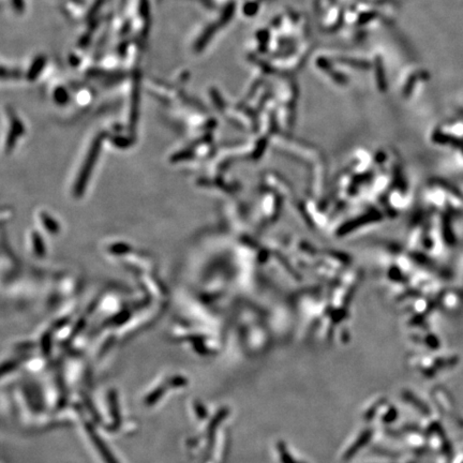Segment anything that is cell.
<instances>
[{
	"instance_id": "2",
	"label": "cell",
	"mask_w": 463,
	"mask_h": 463,
	"mask_svg": "<svg viewBox=\"0 0 463 463\" xmlns=\"http://www.w3.org/2000/svg\"><path fill=\"white\" fill-rule=\"evenodd\" d=\"M279 454H280L281 461H282V463H297L292 457L289 455V452L287 449H285L284 445H279Z\"/></svg>"
},
{
	"instance_id": "3",
	"label": "cell",
	"mask_w": 463,
	"mask_h": 463,
	"mask_svg": "<svg viewBox=\"0 0 463 463\" xmlns=\"http://www.w3.org/2000/svg\"><path fill=\"white\" fill-rule=\"evenodd\" d=\"M14 3H15V8H17V10L20 11V10H22V8H23L22 0H14Z\"/></svg>"
},
{
	"instance_id": "1",
	"label": "cell",
	"mask_w": 463,
	"mask_h": 463,
	"mask_svg": "<svg viewBox=\"0 0 463 463\" xmlns=\"http://www.w3.org/2000/svg\"><path fill=\"white\" fill-rule=\"evenodd\" d=\"M88 431H89V433H90V436H91V439H92V441H93V443H95V444L97 445L98 450L100 451V454L102 455V457L104 458V459H105L106 463H117L116 460L114 459V457L111 455L110 450L107 449L106 445L104 444V442H102L100 438H99L98 434L95 432V431H93L91 428L88 429Z\"/></svg>"
}]
</instances>
